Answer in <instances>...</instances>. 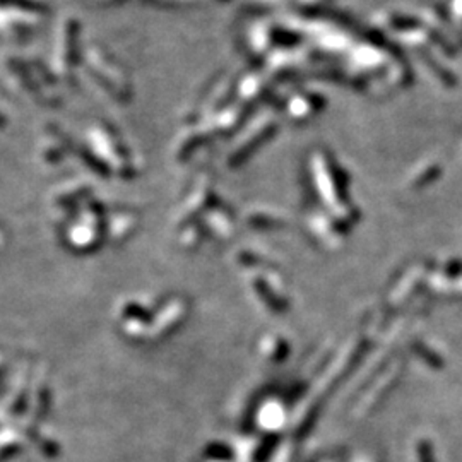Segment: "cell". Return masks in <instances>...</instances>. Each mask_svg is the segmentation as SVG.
Returning a JSON list of instances; mask_svg holds the SVG:
<instances>
[]
</instances>
